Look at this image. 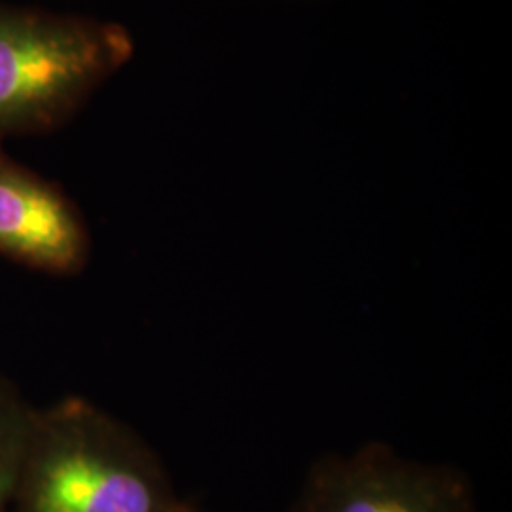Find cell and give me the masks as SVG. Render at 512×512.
Returning <instances> with one entry per match:
<instances>
[{
    "instance_id": "1",
    "label": "cell",
    "mask_w": 512,
    "mask_h": 512,
    "mask_svg": "<svg viewBox=\"0 0 512 512\" xmlns=\"http://www.w3.org/2000/svg\"><path fill=\"white\" fill-rule=\"evenodd\" d=\"M8 512H200L128 425L84 399L37 410Z\"/></svg>"
},
{
    "instance_id": "2",
    "label": "cell",
    "mask_w": 512,
    "mask_h": 512,
    "mask_svg": "<svg viewBox=\"0 0 512 512\" xmlns=\"http://www.w3.org/2000/svg\"><path fill=\"white\" fill-rule=\"evenodd\" d=\"M133 52L120 23L0 2V139L65 128Z\"/></svg>"
},
{
    "instance_id": "3",
    "label": "cell",
    "mask_w": 512,
    "mask_h": 512,
    "mask_svg": "<svg viewBox=\"0 0 512 512\" xmlns=\"http://www.w3.org/2000/svg\"><path fill=\"white\" fill-rule=\"evenodd\" d=\"M291 512H476L467 476L401 458L385 442L311 465Z\"/></svg>"
},
{
    "instance_id": "4",
    "label": "cell",
    "mask_w": 512,
    "mask_h": 512,
    "mask_svg": "<svg viewBox=\"0 0 512 512\" xmlns=\"http://www.w3.org/2000/svg\"><path fill=\"white\" fill-rule=\"evenodd\" d=\"M92 236L59 184L14 160L0 139V255L50 275L80 274Z\"/></svg>"
},
{
    "instance_id": "5",
    "label": "cell",
    "mask_w": 512,
    "mask_h": 512,
    "mask_svg": "<svg viewBox=\"0 0 512 512\" xmlns=\"http://www.w3.org/2000/svg\"><path fill=\"white\" fill-rule=\"evenodd\" d=\"M35 414L16 385L0 378V512H8L18 490Z\"/></svg>"
},
{
    "instance_id": "6",
    "label": "cell",
    "mask_w": 512,
    "mask_h": 512,
    "mask_svg": "<svg viewBox=\"0 0 512 512\" xmlns=\"http://www.w3.org/2000/svg\"><path fill=\"white\" fill-rule=\"evenodd\" d=\"M200 512H202V511H200Z\"/></svg>"
}]
</instances>
